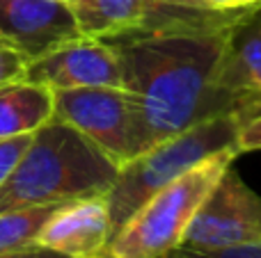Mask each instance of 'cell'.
<instances>
[{
  "instance_id": "cell-1",
  "label": "cell",
  "mask_w": 261,
  "mask_h": 258,
  "mask_svg": "<svg viewBox=\"0 0 261 258\" xmlns=\"http://www.w3.org/2000/svg\"><path fill=\"white\" fill-rule=\"evenodd\" d=\"M241 25L138 27L103 39L117 53L122 87L133 103V158L195 123L231 112L234 99L220 89L218 76Z\"/></svg>"
},
{
  "instance_id": "cell-2",
  "label": "cell",
  "mask_w": 261,
  "mask_h": 258,
  "mask_svg": "<svg viewBox=\"0 0 261 258\" xmlns=\"http://www.w3.org/2000/svg\"><path fill=\"white\" fill-rule=\"evenodd\" d=\"M117 172V160L53 117L32 133L30 144L0 187V213L106 197Z\"/></svg>"
},
{
  "instance_id": "cell-3",
  "label": "cell",
  "mask_w": 261,
  "mask_h": 258,
  "mask_svg": "<svg viewBox=\"0 0 261 258\" xmlns=\"http://www.w3.org/2000/svg\"><path fill=\"white\" fill-rule=\"evenodd\" d=\"M236 155V151L213 155L153 192L113 236L106 258H158L179 249L199 206Z\"/></svg>"
},
{
  "instance_id": "cell-4",
  "label": "cell",
  "mask_w": 261,
  "mask_h": 258,
  "mask_svg": "<svg viewBox=\"0 0 261 258\" xmlns=\"http://www.w3.org/2000/svg\"><path fill=\"white\" fill-rule=\"evenodd\" d=\"M225 151H236V123L229 114H218L206 121L156 144L153 149L119 165L117 178L106 195L113 236L124 222L161 187L179 178L195 165ZM241 155V153H239Z\"/></svg>"
},
{
  "instance_id": "cell-5",
  "label": "cell",
  "mask_w": 261,
  "mask_h": 258,
  "mask_svg": "<svg viewBox=\"0 0 261 258\" xmlns=\"http://www.w3.org/2000/svg\"><path fill=\"white\" fill-rule=\"evenodd\" d=\"M261 242V195L227 167L193 217L181 249L216 251Z\"/></svg>"
},
{
  "instance_id": "cell-6",
  "label": "cell",
  "mask_w": 261,
  "mask_h": 258,
  "mask_svg": "<svg viewBox=\"0 0 261 258\" xmlns=\"http://www.w3.org/2000/svg\"><path fill=\"white\" fill-rule=\"evenodd\" d=\"M53 117L90 137L119 165L133 158V103L124 87L58 89Z\"/></svg>"
},
{
  "instance_id": "cell-7",
  "label": "cell",
  "mask_w": 261,
  "mask_h": 258,
  "mask_svg": "<svg viewBox=\"0 0 261 258\" xmlns=\"http://www.w3.org/2000/svg\"><path fill=\"white\" fill-rule=\"evenodd\" d=\"M78 37L76 12L62 0H0V41L30 62Z\"/></svg>"
},
{
  "instance_id": "cell-8",
  "label": "cell",
  "mask_w": 261,
  "mask_h": 258,
  "mask_svg": "<svg viewBox=\"0 0 261 258\" xmlns=\"http://www.w3.org/2000/svg\"><path fill=\"white\" fill-rule=\"evenodd\" d=\"M25 80L58 89L76 87H122V67L113 44L92 37H78L25 69Z\"/></svg>"
},
{
  "instance_id": "cell-9",
  "label": "cell",
  "mask_w": 261,
  "mask_h": 258,
  "mask_svg": "<svg viewBox=\"0 0 261 258\" xmlns=\"http://www.w3.org/2000/svg\"><path fill=\"white\" fill-rule=\"evenodd\" d=\"M110 240L113 224L106 197H94L60 206L37 242L71 258H106Z\"/></svg>"
},
{
  "instance_id": "cell-10",
  "label": "cell",
  "mask_w": 261,
  "mask_h": 258,
  "mask_svg": "<svg viewBox=\"0 0 261 258\" xmlns=\"http://www.w3.org/2000/svg\"><path fill=\"white\" fill-rule=\"evenodd\" d=\"M55 91L41 82L16 80L0 85V140L30 135L53 119Z\"/></svg>"
},
{
  "instance_id": "cell-11",
  "label": "cell",
  "mask_w": 261,
  "mask_h": 258,
  "mask_svg": "<svg viewBox=\"0 0 261 258\" xmlns=\"http://www.w3.org/2000/svg\"><path fill=\"white\" fill-rule=\"evenodd\" d=\"M250 21L234 32L218 76L220 89H225L234 103L245 91L261 89V23L250 25Z\"/></svg>"
},
{
  "instance_id": "cell-12",
  "label": "cell",
  "mask_w": 261,
  "mask_h": 258,
  "mask_svg": "<svg viewBox=\"0 0 261 258\" xmlns=\"http://www.w3.org/2000/svg\"><path fill=\"white\" fill-rule=\"evenodd\" d=\"M73 12L83 37L92 39H113L144 23L142 0H83Z\"/></svg>"
},
{
  "instance_id": "cell-13",
  "label": "cell",
  "mask_w": 261,
  "mask_h": 258,
  "mask_svg": "<svg viewBox=\"0 0 261 258\" xmlns=\"http://www.w3.org/2000/svg\"><path fill=\"white\" fill-rule=\"evenodd\" d=\"M60 206L64 204L32 206V208H16L0 213V254L37 245L41 229L46 227V222L53 217Z\"/></svg>"
},
{
  "instance_id": "cell-14",
  "label": "cell",
  "mask_w": 261,
  "mask_h": 258,
  "mask_svg": "<svg viewBox=\"0 0 261 258\" xmlns=\"http://www.w3.org/2000/svg\"><path fill=\"white\" fill-rule=\"evenodd\" d=\"M239 153L261 151V89L245 91L231 108Z\"/></svg>"
},
{
  "instance_id": "cell-15",
  "label": "cell",
  "mask_w": 261,
  "mask_h": 258,
  "mask_svg": "<svg viewBox=\"0 0 261 258\" xmlns=\"http://www.w3.org/2000/svg\"><path fill=\"white\" fill-rule=\"evenodd\" d=\"M30 59L9 44L0 41V85H9L25 78V69Z\"/></svg>"
},
{
  "instance_id": "cell-16",
  "label": "cell",
  "mask_w": 261,
  "mask_h": 258,
  "mask_svg": "<svg viewBox=\"0 0 261 258\" xmlns=\"http://www.w3.org/2000/svg\"><path fill=\"white\" fill-rule=\"evenodd\" d=\"M193 9L213 14H257L261 0H186Z\"/></svg>"
},
{
  "instance_id": "cell-17",
  "label": "cell",
  "mask_w": 261,
  "mask_h": 258,
  "mask_svg": "<svg viewBox=\"0 0 261 258\" xmlns=\"http://www.w3.org/2000/svg\"><path fill=\"white\" fill-rule=\"evenodd\" d=\"M32 133L30 135H18V137H7V140H0V187L3 183L9 178L12 169L16 167L18 158L23 155L25 146L30 144Z\"/></svg>"
},
{
  "instance_id": "cell-18",
  "label": "cell",
  "mask_w": 261,
  "mask_h": 258,
  "mask_svg": "<svg viewBox=\"0 0 261 258\" xmlns=\"http://www.w3.org/2000/svg\"><path fill=\"white\" fill-rule=\"evenodd\" d=\"M170 258H261V242L245 247H231V249H216V251H190V249H174Z\"/></svg>"
},
{
  "instance_id": "cell-19",
  "label": "cell",
  "mask_w": 261,
  "mask_h": 258,
  "mask_svg": "<svg viewBox=\"0 0 261 258\" xmlns=\"http://www.w3.org/2000/svg\"><path fill=\"white\" fill-rule=\"evenodd\" d=\"M142 3H144V23L142 25L167 21V18L174 16V14L193 9L186 0H142Z\"/></svg>"
},
{
  "instance_id": "cell-20",
  "label": "cell",
  "mask_w": 261,
  "mask_h": 258,
  "mask_svg": "<svg viewBox=\"0 0 261 258\" xmlns=\"http://www.w3.org/2000/svg\"><path fill=\"white\" fill-rule=\"evenodd\" d=\"M0 258H71L62 251H55L50 247H44V245H30V247H23V249H16V251H7V254H0Z\"/></svg>"
},
{
  "instance_id": "cell-21",
  "label": "cell",
  "mask_w": 261,
  "mask_h": 258,
  "mask_svg": "<svg viewBox=\"0 0 261 258\" xmlns=\"http://www.w3.org/2000/svg\"><path fill=\"white\" fill-rule=\"evenodd\" d=\"M62 3L71 5V7H78V5H81V3H83V0H62Z\"/></svg>"
},
{
  "instance_id": "cell-22",
  "label": "cell",
  "mask_w": 261,
  "mask_h": 258,
  "mask_svg": "<svg viewBox=\"0 0 261 258\" xmlns=\"http://www.w3.org/2000/svg\"><path fill=\"white\" fill-rule=\"evenodd\" d=\"M158 258H170V256H158Z\"/></svg>"
}]
</instances>
